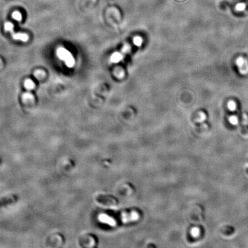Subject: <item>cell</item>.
I'll use <instances>...</instances> for the list:
<instances>
[{
	"label": "cell",
	"instance_id": "6da1fadb",
	"mask_svg": "<svg viewBox=\"0 0 248 248\" xmlns=\"http://www.w3.org/2000/svg\"><path fill=\"white\" fill-rule=\"evenodd\" d=\"M57 55L59 59L64 61L66 66L69 67H72L75 64L74 59L71 53L64 48H59L57 49Z\"/></svg>",
	"mask_w": 248,
	"mask_h": 248
},
{
	"label": "cell",
	"instance_id": "7a4b0ae2",
	"mask_svg": "<svg viewBox=\"0 0 248 248\" xmlns=\"http://www.w3.org/2000/svg\"><path fill=\"white\" fill-rule=\"evenodd\" d=\"M17 201V197L16 195H9L8 197H6L0 200V208L4 206H7L9 204H12L13 203H15Z\"/></svg>",
	"mask_w": 248,
	"mask_h": 248
},
{
	"label": "cell",
	"instance_id": "3957f363",
	"mask_svg": "<svg viewBox=\"0 0 248 248\" xmlns=\"http://www.w3.org/2000/svg\"><path fill=\"white\" fill-rule=\"evenodd\" d=\"M10 33L12 35V38L16 40H21L23 42H27L29 39L28 36L25 33H15L14 30Z\"/></svg>",
	"mask_w": 248,
	"mask_h": 248
},
{
	"label": "cell",
	"instance_id": "277c9868",
	"mask_svg": "<svg viewBox=\"0 0 248 248\" xmlns=\"http://www.w3.org/2000/svg\"><path fill=\"white\" fill-rule=\"evenodd\" d=\"M24 86L28 90H32L35 89V84L31 79H27L24 82Z\"/></svg>",
	"mask_w": 248,
	"mask_h": 248
},
{
	"label": "cell",
	"instance_id": "5b68a950",
	"mask_svg": "<svg viewBox=\"0 0 248 248\" xmlns=\"http://www.w3.org/2000/svg\"><path fill=\"white\" fill-rule=\"evenodd\" d=\"M22 98H23V100L24 102L29 101H33V99H34V96H33V94H31V93H29V92H27V93H24V94H23V95H22Z\"/></svg>",
	"mask_w": 248,
	"mask_h": 248
},
{
	"label": "cell",
	"instance_id": "8992f818",
	"mask_svg": "<svg viewBox=\"0 0 248 248\" xmlns=\"http://www.w3.org/2000/svg\"><path fill=\"white\" fill-rule=\"evenodd\" d=\"M236 64L238 66V67H240L241 69H242V68L245 67V66L246 65V62L245 61V60L243 58L239 57V58L237 59V60L236 61Z\"/></svg>",
	"mask_w": 248,
	"mask_h": 248
},
{
	"label": "cell",
	"instance_id": "52a82bcc",
	"mask_svg": "<svg viewBox=\"0 0 248 248\" xmlns=\"http://www.w3.org/2000/svg\"><path fill=\"white\" fill-rule=\"evenodd\" d=\"M100 219L103 221L107 223H109L110 225H114V222L113 221V220H112L110 218L107 217L106 215H102L100 217Z\"/></svg>",
	"mask_w": 248,
	"mask_h": 248
},
{
	"label": "cell",
	"instance_id": "ba28073f",
	"mask_svg": "<svg viewBox=\"0 0 248 248\" xmlns=\"http://www.w3.org/2000/svg\"><path fill=\"white\" fill-rule=\"evenodd\" d=\"M4 29L7 32H11L14 30V26L12 23L10 22H7L4 24Z\"/></svg>",
	"mask_w": 248,
	"mask_h": 248
},
{
	"label": "cell",
	"instance_id": "9c48e42d",
	"mask_svg": "<svg viewBox=\"0 0 248 248\" xmlns=\"http://www.w3.org/2000/svg\"><path fill=\"white\" fill-rule=\"evenodd\" d=\"M12 17L17 21H21L22 20V16L21 13L17 11L14 12L12 13Z\"/></svg>",
	"mask_w": 248,
	"mask_h": 248
},
{
	"label": "cell",
	"instance_id": "30bf717a",
	"mask_svg": "<svg viewBox=\"0 0 248 248\" xmlns=\"http://www.w3.org/2000/svg\"><path fill=\"white\" fill-rule=\"evenodd\" d=\"M45 75V73L42 70H37L34 73V76L38 79H41Z\"/></svg>",
	"mask_w": 248,
	"mask_h": 248
},
{
	"label": "cell",
	"instance_id": "8fae6325",
	"mask_svg": "<svg viewBox=\"0 0 248 248\" xmlns=\"http://www.w3.org/2000/svg\"><path fill=\"white\" fill-rule=\"evenodd\" d=\"M227 106H228V108L229 109V110H230L232 111H235V110L236 109V104L233 101H231L228 103Z\"/></svg>",
	"mask_w": 248,
	"mask_h": 248
},
{
	"label": "cell",
	"instance_id": "7c38bea8",
	"mask_svg": "<svg viewBox=\"0 0 248 248\" xmlns=\"http://www.w3.org/2000/svg\"><path fill=\"white\" fill-rule=\"evenodd\" d=\"M121 59V55L119 53H115L111 56V60L114 62H117Z\"/></svg>",
	"mask_w": 248,
	"mask_h": 248
},
{
	"label": "cell",
	"instance_id": "4fadbf2b",
	"mask_svg": "<svg viewBox=\"0 0 248 248\" xmlns=\"http://www.w3.org/2000/svg\"><path fill=\"white\" fill-rule=\"evenodd\" d=\"M229 121L232 125H236V124L238 123V119L235 116H231L229 118Z\"/></svg>",
	"mask_w": 248,
	"mask_h": 248
},
{
	"label": "cell",
	"instance_id": "5bb4252c",
	"mask_svg": "<svg viewBox=\"0 0 248 248\" xmlns=\"http://www.w3.org/2000/svg\"><path fill=\"white\" fill-rule=\"evenodd\" d=\"M134 43H135V44L136 45H137L138 46L140 45L141 44V43H142L141 39L140 37H137L135 38V39H134Z\"/></svg>",
	"mask_w": 248,
	"mask_h": 248
},
{
	"label": "cell",
	"instance_id": "9a60e30c",
	"mask_svg": "<svg viewBox=\"0 0 248 248\" xmlns=\"http://www.w3.org/2000/svg\"><path fill=\"white\" fill-rule=\"evenodd\" d=\"M199 234V230L197 228H195L194 229H193L192 230V234L194 236H197Z\"/></svg>",
	"mask_w": 248,
	"mask_h": 248
},
{
	"label": "cell",
	"instance_id": "2e32d148",
	"mask_svg": "<svg viewBox=\"0 0 248 248\" xmlns=\"http://www.w3.org/2000/svg\"><path fill=\"white\" fill-rule=\"evenodd\" d=\"M243 8H244V7H243V5H238V10H242V9H243Z\"/></svg>",
	"mask_w": 248,
	"mask_h": 248
}]
</instances>
